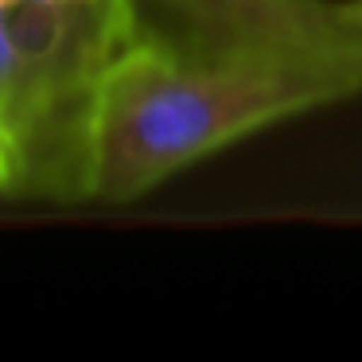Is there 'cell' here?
<instances>
[{
    "instance_id": "cell-4",
    "label": "cell",
    "mask_w": 362,
    "mask_h": 362,
    "mask_svg": "<svg viewBox=\"0 0 362 362\" xmlns=\"http://www.w3.org/2000/svg\"><path fill=\"white\" fill-rule=\"evenodd\" d=\"M12 78H16V55H12V35H8V16L0 4V152L16 168V152H12L8 136V110H12Z\"/></svg>"
},
{
    "instance_id": "cell-2",
    "label": "cell",
    "mask_w": 362,
    "mask_h": 362,
    "mask_svg": "<svg viewBox=\"0 0 362 362\" xmlns=\"http://www.w3.org/2000/svg\"><path fill=\"white\" fill-rule=\"evenodd\" d=\"M4 16L16 55V195L86 199L98 94L121 51L144 35L141 8L136 0H16Z\"/></svg>"
},
{
    "instance_id": "cell-6",
    "label": "cell",
    "mask_w": 362,
    "mask_h": 362,
    "mask_svg": "<svg viewBox=\"0 0 362 362\" xmlns=\"http://www.w3.org/2000/svg\"><path fill=\"white\" fill-rule=\"evenodd\" d=\"M0 4H16V0H0Z\"/></svg>"
},
{
    "instance_id": "cell-3",
    "label": "cell",
    "mask_w": 362,
    "mask_h": 362,
    "mask_svg": "<svg viewBox=\"0 0 362 362\" xmlns=\"http://www.w3.org/2000/svg\"><path fill=\"white\" fill-rule=\"evenodd\" d=\"M148 35L206 51H308L362 63V0H136Z\"/></svg>"
},
{
    "instance_id": "cell-5",
    "label": "cell",
    "mask_w": 362,
    "mask_h": 362,
    "mask_svg": "<svg viewBox=\"0 0 362 362\" xmlns=\"http://www.w3.org/2000/svg\"><path fill=\"white\" fill-rule=\"evenodd\" d=\"M0 191L4 195H16V168H12V160L0 152Z\"/></svg>"
},
{
    "instance_id": "cell-1",
    "label": "cell",
    "mask_w": 362,
    "mask_h": 362,
    "mask_svg": "<svg viewBox=\"0 0 362 362\" xmlns=\"http://www.w3.org/2000/svg\"><path fill=\"white\" fill-rule=\"evenodd\" d=\"M354 90H362L358 59L206 51L144 32L121 51L98 94L86 203L125 206L195 160Z\"/></svg>"
}]
</instances>
